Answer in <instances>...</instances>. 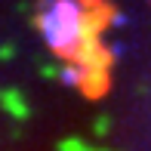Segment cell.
<instances>
[{
	"mask_svg": "<svg viewBox=\"0 0 151 151\" xmlns=\"http://www.w3.org/2000/svg\"><path fill=\"white\" fill-rule=\"evenodd\" d=\"M43 77H62V74L56 71V68H43Z\"/></svg>",
	"mask_w": 151,
	"mask_h": 151,
	"instance_id": "8",
	"label": "cell"
},
{
	"mask_svg": "<svg viewBox=\"0 0 151 151\" xmlns=\"http://www.w3.org/2000/svg\"><path fill=\"white\" fill-rule=\"evenodd\" d=\"M90 151H108V148H90Z\"/></svg>",
	"mask_w": 151,
	"mask_h": 151,
	"instance_id": "9",
	"label": "cell"
},
{
	"mask_svg": "<svg viewBox=\"0 0 151 151\" xmlns=\"http://www.w3.org/2000/svg\"><path fill=\"white\" fill-rule=\"evenodd\" d=\"M80 77H83V68H80V65H65V68H62V83H65V86H77L80 83Z\"/></svg>",
	"mask_w": 151,
	"mask_h": 151,
	"instance_id": "4",
	"label": "cell"
},
{
	"mask_svg": "<svg viewBox=\"0 0 151 151\" xmlns=\"http://www.w3.org/2000/svg\"><path fill=\"white\" fill-rule=\"evenodd\" d=\"M0 108H3L6 114H12L16 120L28 117V105H25V99H22L19 90H0Z\"/></svg>",
	"mask_w": 151,
	"mask_h": 151,
	"instance_id": "3",
	"label": "cell"
},
{
	"mask_svg": "<svg viewBox=\"0 0 151 151\" xmlns=\"http://www.w3.org/2000/svg\"><path fill=\"white\" fill-rule=\"evenodd\" d=\"M59 151H90V148H86L83 139H74V136H71V139H62L59 142Z\"/></svg>",
	"mask_w": 151,
	"mask_h": 151,
	"instance_id": "5",
	"label": "cell"
},
{
	"mask_svg": "<svg viewBox=\"0 0 151 151\" xmlns=\"http://www.w3.org/2000/svg\"><path fill=\"white\" fill-rule=\"evenodd\" d=\"M77 3H80V9H99L105 0H77Z\"/></svg>",
	"mask_w": 151,
	"mask_h": 151,
	"instance_id": "7",
	"label": "cell"
},
{
	"mask_svg": "<svg viewBox=\"0 0 151 151\" xmlns=\"http://www.w3.org/2000/svg\"><path fill=\"white\" fill-rule=\"evenodd\" d=\"M93 133H96V136H105V133H108V117H96V120H93Z\"/></svg>",
	"mask_w": 151,
	"mask_h": 151,
	"instance_id": "6",
	"label": "cell"
},
{
	"mask_svg": "<svg viewBox=\"0 0 151 151\" xmlns=\"http://www.w3.org/2000/svg\"><path fill=\"white\" fill-rule=\"evenodd\" d=\"M77 90L83 93V99L99 102V99L108 96V90H111V74L102 71V68H83V77H80Z\"/></svg>",
	"mask_w": 151,
	"mask_h": 151,
	"instance_id": "2",
	"label": "cell"
},
{
	"mask_svg": "<svg viewBox=\"0 0 151 151\" xmlns=\"http://www.w3.org/2000/svg\"><path fill=\"white\" fill-rule=\"evenodd\" d=\"M117 52H120V46H108V43H102V40H80V52H77V62H74V65L108 71V68L117 62Z\"/></svg>",
	"mask_w": 151,
	"mask_h": 151,
	"instance_id": "1",
	"label": "cell"
}]
</instances>
